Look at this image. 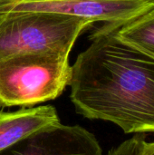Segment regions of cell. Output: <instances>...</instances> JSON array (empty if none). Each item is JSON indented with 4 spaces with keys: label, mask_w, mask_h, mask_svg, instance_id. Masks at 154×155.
I'll list each match as a JSON object with an SVG mask.
<instances>
[{
    "label": "cell",
    "mask_w": 154,
    "mask_h": 155,
    "mask_svg": "<svg viewBox=\"0 0 154 155\" xmlns=\"http://www.w3.org/2000/svg\"><path fill=\"white\" fill-rule=\"evenodd\" d=\"M121 26L103 23L90 35L71 65V102L82 116L126 134L154 133V59L122 43Z\"/></svg>",
    "instance_id": "6da1fadb"
},
{
    "label": "cell",
    "mask_w": 154,
    "mask_h": 155,
    "mask_svg": "<svg viewBox=\"0 0 154 155\" xmlns=\"http://www.w3.org/2000/svg\"><path fill=\"white\" fill-rule=\"evenodd\" d=\"M93 24L90 19L56 13H1L0 59L28 54L69 55L79 35Z\"/></svg>",
    "instance_id": "7a4b0ae2"
},
{
    "label": "cell",
    "mask_w": 154,
    "mask_h": 155,
    "mask_svg": "<svg viewBox=\"0 0 154 155\" xmlns=\"http://www.w3.org/2000/svg\"><path fill=\"white\" fill-rule=\"evenodd\" d=\"M71 79L69 55L28 54L0 59V105L33 107L59 97Z\"/></svg>",
    "instance_id": "3957f363"
},
{
    "label": "cell",
    "mask_w": 154,
    "mask_h": 155,
    "mask_svg": "<svg viewBox=\"0 0 154 155\" xmlns=\"http://www.w3.org/2000/svg\"><path fill=\"white\" fill-rule=\"evenodd\" d=\"M154 7L151 0H51L9 4L6 12H48L84 17L95 22L125 25Z\"/></svg>",
    "instance_id": "277c9868"
},
{
    "label": "cell",
    "mask_w": 154,
    "mask_h": 155,
    "mask_svg": "<svg viewBox=\"0 0 154 155\" xmlns=\"http://www.w3.org/2000/svg\"><path fill=\"white\" fill-rule=\"evenodd\" d=\"M0 155H103V151L85 128L59 124L18 141Z\"/></svg>",
    "instance_id": "5b68a950"
},
{
    "label": "cell",
    "mask_w": 154,
    "mask_h": 155,
    "mask_svg": "<svg viewBox=\"0 0 154 155\" xmlns=\"http://www.w3.org/2000/svg\"><path fill=\"white\" fill-rule=\"evenodd\" d=\"M59 124V115L52 105L26 107L15 112L0 111V151Z\"/></svg>",
    "instance_id": "8992f818"
},
{
    "label": "cell",
    "mask_w": 154,
    "mask_h": 155,
    "mask_svg": "<svg viewBox=\"0 0 154 155\" xmlns=\"http://www.w3.org/2000/svg\"><path fill=\"white\" fill-rule=\"evenodd\" d=\"M116 35L125 45L154 59V7L119 27Z\"/></svg>",
    "instance_id": "52a82bcc"
},
{
    "label": "cell",
    "mask_w": 154,
    "mask_h": 155,
    "mask_svg": "<svg viewBox=\"0 0 154 155\" xmlns=\"http://www.w3.org/2000/svg\"><path fill=\"white\" fill-rule=\"evenodd\" d=\"M143 142V137L135 135L124 141L117 147L113 148L107 155H141Z\"/></svg>",
    "instance_id": "ba28073f"
},
{
    "label": "cell",
    "mask_w": 154,
    "mask_h": 155,
    "mask_svg": "<svg viewBox=\"0 0 154 155\" xmlns=\"http://www.w3.org/2000/svg\"><path fill=\"white\" fill-rule=\"evenodd\" d=\"M141 155H154V142L148 143L144 140L142 147Z\"/></svg>",
    "instance_id": "9c48e42d"
},
{
    "label": "cell",
    "mask_w": 154,
    "mask_h": 155,
    "mask_svg": "<svg viewBox=\"0 0 154 155\" xmlns=\"http://www.w3.org/2000/svg\"><path fill=\"white\" fill-rule=\"evenodd\" d=\"M34 1H51V0H0V6L9 4H16L22 2H34Z\"/></svg>",
    "instance_id": "30bf717a"
},
{
    "label": "cell",
    "mask_w": 154,
    "mask_h": 155,
    "mask_svg": "<svg viewBox=\"0 0 154 155\" xmlns=\"http://www.w3.org/2000/svg\"><path fill=\"white\" fill-rule=\"evenodd\" d=\"M151 1H152V2H154V0H151Z\"/></svg>",
    "instance_id": "8fae6325"
}]
</instances>
